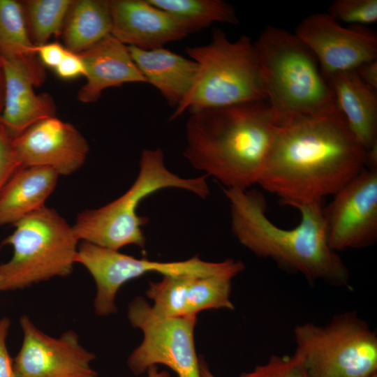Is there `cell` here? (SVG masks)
Here are the masks:
<instances>
[{
    "label": "cell",
    "instance_id": "ba28073f",
    "mask_svg": "<svg viewBox=\"0 0 377 377\" xmlns=\"http://www.w3.org/2000/svg\"><path fill=\"white\" fill-rule=\"evenodd\" d=\"M296 350L309 377H367L377 372V335L356 311L335 315L325 325L298 324Z\"/></svg>",
    "mask_w": 377,
    "mask_h": 377
},
{
    "label": "cell",
    "instance_id": "603a6c76",
    "mask_svg": "<svg viewBox=\"0 0 377 377\" xmlns=\"http://www.w3.org/2000/svg\"><path fill=\"white\" fill-rule=\"evenodd\" d=\"M172 14L186 27L189 34L214 22L236 24L239 20L233 6L223 0H148Z\"/></svg>",
    "mask_w": 377,
    "mask_h": 377
},
{
    "label": "cell",
    "instance_id": "44dd1931",
    "mask_svg": "<svg viewBox=\"0 0 377 377\" xmlns=\"http://www.w3.org/2000/svg\"><path fill=\"white\" fill-rule=\"evenodd\" d=\"M111 27L109 1L72 0L61 36L68 50L80 53L110 35Z\"/></svg>",
    "mask_w": 377,
    "mask_h": 377
},
{
    "label": "cell",
    "instance_id": "4316f807",
    "mask_svg": "<svg viewBox=\"0 0 377 377\" xmlns=\"http://www.w3.org/2000/svg\"><path fill=\"white\" fill-rule=\"evenodd\" d=\"M239 377H309L302 354L297 350L290 355H272L268 360L243 372Z\"/></svg>",
    "mask_w": 377,
    "mask_h": 377
},
{
    "label": "cell",
    "instance_id": "1f68e13d",
    "mask_svg": "<svg viewBox=\"0 0 377 377\" xmlns=\"http://www.w3.org/2000/svg\"><path fill=\"white\" fill-rule=\"evenodd\" d=\"M68 50L57 42L36 46V52L43 66L55 68L66 56Z\"/></svg>",
    "mask_w": 377,
    "mask_h": 377
},
{
    "label": "cell",
    "instance_id": "8fae6325",
    "mask_svg": "<svg viewBox=\"0 0 377 377\" xmlns=\"http://www.w3.org/2000/svg\"><path fill=\"white\" fill-rule=\"evenodd\" d=\"M327 242L339 252L361 249L377 239V167H366L324 206Z\"/></svg>",
    "mask_w": 377,
    "mask_h": 377
},
{
    "label": "cell",
    "instance_id": "83f0119b",
    "mask_svg": "<svg viewBox=\"0 0 377 377\" xmlns=\"http://www.w3.org/2000/svg\"><path fill=\"white\" fill-rule=\"evenodd\" d=\"M327 13L336 21L364 25L377 21V0H336Z\"/></svg>",
    "mask_w": 377,
    "mask_h": 377
},
{
    "label": "cell",
    "instance_id": "f1b7e54d",
    "mask_svg": "<svg viewBox=\"0 0 377 377\" xmlns=\"http://www.w3.org/2000/svg\"><path fill=\"white\" fill-rule=\"evenodd\" d=\"M13 138L0 124V193L15 172L22 168L14 149Z\"/></svg>",
    "mask_w": 377,
    "mask_h": 377
},
{
    "label": "cell",
    "instance_id": "3957f363",
    "mask_svg": "<svg viewBox=\"0 0 377 377\" xmlns=\"http://www.w3.org/2000/svg\"><path fill=\"white\" fill-rule=\"evenodd\" d=\"M223 191L230 202L232 232L253 253L303 275L311 283L349 286V271L327 242L323 202L297 207L299 223L286 229L267 216L260 195L232 188Z\"/></svg>",
    "mask_w": 377,
    "mask_h": 377
},
{
    "label": "cell",
    "instance_id": "9c48e42d",
    "mask_svg": "<svg viewBox=\"0 0 377 377\" xmlns=\"http://www.w3.org/2000/svg\"><path fill=\"white\" fill-rule=\"evenodd\" d=\"M75 263L82 265L95 281L96 294L94 306L99 316L116 313L115 299L119 288L126 282L148 273L156 272L163 276L229 274L235 277L245 268L239 260L207 262L198 256L174 262L139 259L86 241H81L78 245Z\"/></svg>",
    "mask_w": 377,
    "mask_h": 377
},
{
    "label": "cell",
    "instance_id": "30bf717a",
    "mask_svg": "<svg viewBox=\"0 0 377 377\" xmlns=\"http://www.w3.org/2000/svg\"><path fill=\"white\" fill-rule=\"evenodd\" d=\"M196 317H161L144 298L134 299L128 305V318L134 327L142 331L143 339L127 360L133 374L140 376L159 364L178 377H200L194 341Z\"/></svg>",
    "mask_w": 377,
    "mask_h": 377
},
{
    "label": "cell",
    "instance_id": "f546056e",
    "mask_svg": "<svg viewBox=\"0 0 377 377\" xmlns=\"http://www.w3.org/2000/svg\"><path fill=\"white\" fill-rule=\"evenodd\" d=\"M59 77L63 80H72L86 75L84 63L78 53L68 50L61 63L54 69Z\"/></svg>",
    "mask_w": 377,
    "mask_h": 377
},
{
    "label": "cell",
    "instance_id": "d6a6232c",
    "mask_svg": "<svg viewBox=\"0 0 377 377\" xmlns=\"http://www.w3.org/2000/svg\"><path fill=\"white\" fill-rule=\"evenodd\" d=\"M355 71L365 84L376 90L377 59L364 63Z\"/></svg>",
    "mask_w": 377,
    "mask_h": 377
},
{
    "label": "cell",
    "instance_id": "d6986e66",
    "mask_svg": "<svg viewBox=\"0 0 377 377\" xmlns=\"http://www.w3.org/2000/svg\"><path fill=\"white\" fill-rule=\"evenodd\" d=\"M127 47L147 83L156 87L170 106L177 108L194 84L197 63L164 47L146 50Z\"/></svg>",
    "mask_w": 377,
    "mask_h": 377
},
{
    "label": "cell",
    "instance_id": "484cf974",
    "mask_svg": "<svg viewBox=\"0 0 377 377\" xmlns=\"http://www.w3.org/2000/svg\"><path fill=\"white\" fill-rule=\"evenodd\" d=\"M191 276H163L161 281L149 282L146 295L154 301L151 307L155 314L165 318L186 316V295Z\"/></svg>",
    "mask_w": 377,
    "mask_h": 377
},
{
    "label": "cell",
    "instance_id": "7402d4cb",
    "mask_svg": "<svg viewBox=\"0 0 377 377\" xmlns=\"http://www.w3.org/2000/svg\"><path fill=\"white\" fill-rule=\"evenodd\" d=\"M0 58L24 63L36 87L44 82V66L29 38L20 1L0 0Z\"/></svg>",
    "mask_w": 377,
    "mask_h": 377
},
{
    "label": "cell",
    "instance_id": "4fadbf2b",
    "mask_svg": "<svg viewBox=\"0 0 377 377\" xmlns=\"http://www.w3.org/2000/svg\"><path fill=\"white\" fill-rule=\"evenodd\" d=\"M295 34L315 54L322 73L355 71L377 59L374 31L364 25L343 27L327 13L306 17Z\"/></svg>",
    "mask_w": 377,
    "mask_h": 377
},
{
    "label": "cell",
    "instance_id": "ac0fdd59",
    "mask_svg": "<svg viewBox=\"0 0 377 377\" xmlns=\"http://www.w3.org/2000/svg\"><path fill=\"white\" fill-rule=\"evenodd\" d=\"M338 108L360 144L368 151L377 145L376 90L365 84L355 71L323 73Z\"/></svg>",
    "mask_w": 377,
    "mask_h": 377
},
{
    "label": "cell",
    "instance_id": "8992f818",
    "mask_svg": "<svg viewBox=\"0 0 377 377\" xmlns=\"http://www.w3.org/2000/svg\"><path fill=\"white\" fill-rule=\"evenodd\" d=\"M198 64L194 84L170 119L185 111L267 101V94L253 43L247 36L230 40L218 28L205 45L187 47Z\"/></svg>",
    "mask_w": 377,
    "mask_h": 377
},
{
    "label": "cell",
    "instance_id": "d4e9b609",
    "mask_svg": "<svg viewBox=\"0 0 377 377\" xmlns=\"http://www.w3.org/2000/svg\"><path fill=\"white\" fill-rule=\"evenodd\" d=\"M229 274L191 275L189 279L186 316H196L206 309H234L230 300L231 281Z\"/></svg>",
    "mask_w": 377,
    "mask_h": 377
},
{
    "label": "cell",
    "instance_id": "ffe728a7",
    "mask_svg": "<svg viewBox=\"0 0 377 377\" xmlns=\"http://www.w3.org/2000/svg\"><path fill=\"white\" fill-rule=\"evenodd\" d=\"M59 176L47 167H22L17 170L0 193V226L14 225L45 207Z\"/></svg>",
    "mask_w": 377,
    "mask_h": 377
},
{
    "label": "cell",
    "instance_id": "e575fe53",
    "mask_svg": "<svg viewBox=\"0 0 377 377\" xmlns=\"http://www.w3.org/2000/svg\"><path fill=\"white\" fill-rule=\"evenodd\" d=\"M200 377H216L211 372L203 358H200Z\"/></svg>",
    "mask_w": 377,
    "mask_h": 377
},
{
    "label": "cell",
    "instance_id": "4dcf8cb0",
    "mask_svg": "<svg viewBox=\"0 0 377 377\" xmlns=\"http://www.w3.org/2000/svg\"><path fill=\"white\" fill-rule=\"evenodd\" d=\"M11 322L8 317L0 318V377H17L13 367V359L6 346Z\"/></svg>",
    "mask_w": 377,
    "mask_h": 377
},
{
    "label": "cell",
    "instance_id": "5bb4252c",
    "mask_svg": "<svg viewBox=\"0 0 377 377\" xmlns=\"http://www.w3.org/2000/svg\"><path fill=\"white\" fill-rule=\"evenodd\" d=\"M22 167L41 166L69 175L84 163L89 145L72 124L55 117L43 119L13 138Z\"/></svg>",
    "mask_w": 377,
    "mask_h": 377
},
{
    "label": "cell",
    "instance_id": "6da1fadb",
    "mask_svg": "<svg viewBox=\"0 0 377 377\" xmlns=\"http://www.w3.org/2000/svg\"><path fill=\"white\" fill-rule=\"evenodd\" d=\"M340 110L279 124L258 184L286 205L323 202L367 167Z\"/></svg>",
    "mask_w": 377,
    "mask_h": 377
},
{
    "label": "cell",
    "instance_id": "8d00e7d4",
    "mask_svg": "<svg viewBox=\"0 0 377 377\" xmlns=\"http://www.w3.org/2000/svg\"><path fill=\"white\" fill-rule=\"evenodd\" d=\"M367 377H377V372H375Z\"/></svg>",
    "mask_w": 377,
    "mask_h": 377
},
{
    "label": "cell",
    "instance_id": "5b68a950",
    "mask_svg": "<svg viewBox=\"0 0 377 377\" xmlns=\"http://www.w3.org/2000/svg\"><path fill=\"white\" fill-rule=\"evenodd\" d=\"M207 177H181L165 167L161 149H144L139 173L131 186L112 202L78 214L73 225L74 232L80 241L114 251L131 244L145 249L141 227L148 220L137 214L140 202L154 192L169 188L189 191L205 199L210 193Z\"/></svg>",
    "mask_w": 377,
    "mask_h": 377
},
{
    "label": "cell",
    "instance_id": "e0dca14e",
    "mask_svg": "<svg viewBox=\"0 0 377 377\" xmlns=\"http://www.w3.org/2000/svg\"><path fill=\"white\" fill-rule=\"evenodd\" d=\"M78 54L87 71L86 82L77 94L81 103L96 102L108 88L128 82H147L131 58L128 47L111 34Z\"/></svg>",
    "mask_w": 377,
    "mask_h": 377
},
{
    "label": "cell",
    "instance_id": "9a60e30c",
    "mask_svg": "<svg viewBox=\"0 0 377 377\" xmlns=\"http://www.w3.org/2000/svg\"><path fill=\"white\" fill-rule=\"evenodd\" d=\"M109 3L110 34L126 46L149 50L189 34L178 18L148 0H110Z\"/></svg>",
    "mask_w": 377,
    "mask_h": 377
},
{
    "label": "cell",
    "instance_id": "7c38bea8",
    "mask_svg": "<svg viewBox=\"0 0 377 377\" xmlns=\"http://www.w3.org/2000/svg\"><path fill=\"white\" fill-rule=\"evenodd\" d=\"M22 346L13 359L17 377H98L91 363L95 355L68 330L55 338L40 330L27 315L20 318Z\"/></svg>",
    "mask_w": 377,
    "mask_h": 377
},
{
    "label": "cell",
    "instance_id": "7a4b0ae2",
    "mask_svg": "<svg viewBox=\"0 0 377 377\" xmlns=\"http://www.w3.org/2000/svg\"><path fill=\"white\" fill-rule=\"evenodd\" d=\"M278 120L267 101L206 108L191 113L184 156L226 188L258 184Z\"/></svg>",
    "mask_w": 377,
    "mask_h": 377
},
{
    "label": "cell",
    "instance_id": "277c9868",
    "mask_svg": "<svg viewBox=\"0 0 377 377\" xmlns=\"http://www.w3.org/2000/svg\"><path fill=\"white\" fill-rule=\"evenodd\" d=\"M253 45L267 101L279 124L340 110L317 58L295 34L267 26Z\"/></svg>",
    "mask_w": 377,
    "mask_h": 377
},
{
    "label": "cell",
    "instance_id": "cb8c5ba5",
    "mask_svg": "<svg viewBox=\"0 0 377 377\" xmlns=\"http://www.w3.org/2000/svg\"><path fill=\"white\" fill-rule=\"evenodd\" d=\"M72 0L20 1L29 38L35 46L61 36L64 20Z\"/></svg>",
    "mask_w": 377,
    "mask_h": 377
},
{
    "label": "cell",
    "instance_id": "52a82bcc",
    "mask_svg": "<svg viewBox=\"0 0 377 377\" xmlns=\"http://www.w3.org/2000/svg\"><path fill=\"white\" fill-rule=\"evenodd\" d=\"M14 226L1 242L12 246L13 253L0 265V291L22 290L71 274L80 240L59 212L45 206Z\"/></svg>",
    "mask_w": 377,
    "mask_h": 377
},
{
    "label": "cell",
    "instance_id": "74e56055",
    "mask_svg": "<svg viewBox=\"0 0 377 377\" xmlns=\"http://www.w3.org/2000/svg\"><path fill=\"white\" fill-rule=\"evenodd\" d=\"M1 62H0V69H1Z\"/></svg>",
    "mask_w": 377,
    "mask_h": 377
},
{
    "label": "cell",
    "instance_id": "2e32d148",
    "mask_svg": "<svg viewBox=\"0 0 377 377\" xmlns=\"http://www.w3.org/2000/svg\"><path fill=\"white\" fill-rule=\"evenodd\" d=\"M4 80L1 124L15 138L34 124L55 117L57 107L48 94H36L33 75L22 62L0 58Z\"/></svg>",
    "mask_w": 377,
    "mask_h": 377
},
{
    "label": "cell",
    "instance_id": "d590c367",
    "mask_svg": "<svg viewBox=\"0 0 377 377\" xmlns=\"http://www.w3.org/2000/svg\"><path fill=\"white\" fill-rule=\"evenodd\" d=\"M4 80L1 69H0V116L3 106Z\"/></svg>",
    "mask_w": 377,
    "mask_h": 377
},
{
    "label": "cell",
    "instance_id": "836d02e7",
    "mask_svg": "<svg viewBox=\"0 0 377 377\" xmlns=\"http://www.w3.org/2000/svg\"><path fill=\"white\" fill-rule=\"evenodd\" d=\"M147 373V377H171L168 371L165 370L158 371L156 365L150 367Z\"/></svg>",
    "mask_w": 377,
    "mask_h": 377
}]
</instances>
